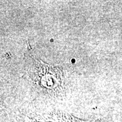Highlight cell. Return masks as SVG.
Here are the masks:
<instances>
[{"label": "cell", "instance_id": "obj_1", "mask_svg": "<svg viewBox=\"0 0 122 122\" xmlns=\"http://www.w3.org/2000/svg\"><path fill=\"white\" fill-rule=\"evenodd\" d=\"M50 119L53 120V122H85L72 118L70 116L62 114L51 116Z\"/></svg>", "mask_w": 122, "mask_h": 122}]
</instances>
